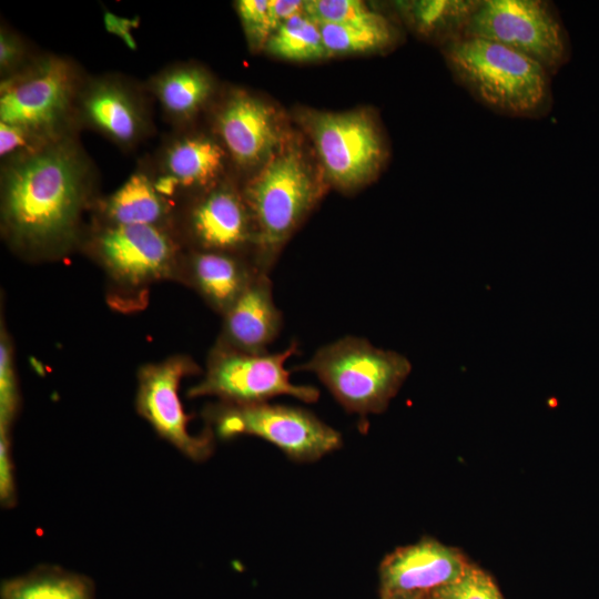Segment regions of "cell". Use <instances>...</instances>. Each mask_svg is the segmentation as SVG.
<instances>
[{
  "label": "cell",
  "instance_id": "2e32d148",
  "mask_svg": "<svg viewBox=\"0 0 599 599\" xmlns=\"http://www.w3.org/2000/svg\"><path fill=\"white\" fill-rule=\"evenodd\" d=\"M217 129L229 152L242 165L265 160L278 142L271 110L245 94L233 97L222 108Z\"/></svg>",
  "mask_w": 599,
  "mask_h": 599
},
{
  "label": "cell",
  "instance_id": "7c38bea8",
  "mask_svg": "<svg viewBox=\"0 0 599 599\" xmlns=\"http://www.w3.org/2000/svg\"><path fill=\"white\" fill-rule=\"evenodd\" d=\"M183 230L187 250L231 252L255 261L256 236L250 209L244 194L230 186L212 189L192 203Z\"/></svg>",
  "mask_w": 599,
  "mask_h": 599
},
{
  "label": "cell",
  "instance_id": "52a82bcc",
  "mask_svg": "<svg viewBox=\"0 0 599 599\" xmlns=\"http://www.w3.org/2000/svg\"><path fill=\"white\" fill-rule=\"evenodd\" d=\"M464 37L512 49L555 75L569 59V40L554 7L542 0H481Z\"/></svg>",
  "mask_w": 599,
  "mask_h": 599
},
{
  "label": "cell",
  "instance_id": "44dd1931",
  "mask_svg": "<svg viewBox=\"0 0 599 599\" xmlns=\"http://www.w3.org/2000/svg\"><path fill=\"white\" fill-rule=\"evenodd\" d=\"M481 0H430L400 4L410 26L424 37L446 44L464 37Z\"/></svg>",
  "mask_w": 599,
  "mask_h": 599
},
{
  "label": "cell",
  "instance_id": "9a60e30c",
  "mask_svg": "<svg viewBox=\"0 0 599 599\" xmlns=\"http://www.w3.org/2000/svg\"><path fill=\"white\" fill-rule=\"evenodd\" d=\"M261 272L253 257L221 251L183 252L176 281L194 290L221 316Z\"/></svg>",
  "mask_w": 599,
  "mask_h": 599
},
{
  "label": "cell",
  "instance_id": "e0dca14e",
  "mask_svg": "<svg viewBox=\"0 0 599 599\" xmlns=\"http://www.w3.org/2000/svg\"><path fill=\"white\" fill-rule=\"evenodd\" d=\"M83 119L122 145L135 143L144 132L145 118L136 98L120 83L101 80L80 95Z\"/></svg>",
  "mask_w": 599,
  "mask_h": 599
},
{
  "label": "cell",
  "instance_id": "d6986e66",
  "mask_svg": "<svg viewBox=\"0 0 599 599\" xmlns=\"http://www.w3.org/2000/svg\"><path fill=\"white\" fill-rule=\"evenodd\" d=\"M224 150L203 136L184 138L173 142L164 155V174L179 187L209 185L222 169Z\"/></svg>",
  "mask_w": 599,
  "mask_h": 599
},
{
  "label": "cell",
  "instance_id": "83f0119b",
  "mask_svg": "<svg viewBox=\"0 0 599 599\" xmlns=\"http://www.w3.org/2000/svg\"><path fill=\"white\" fill-rule=\"evenodd\" d=\"M236 10L251 47L258 49L266 45L274 33L270 0H240Z\"/></svg>",
  "mask_w": 599,
  "mask_h": 599
},
{
  "label": "cell",
  "instance_id": "8992f818",
  "mask_svg": "<svg viewBox=\"0 0 599 599\" xmlns=\"http://www.w3.org/2000/svg\"><path fill=\"white\" fill-rule=\"evenodd\" d=\"M77 89L71 63L43 58L1 82L0 122L20 126L45 142L67 136Z\"/></svg>",
  "mask_w": 599,
  "mask_h": 599
},
{
  "label": "cell",
  "instance_id": "ac0fdd59",
  "mask_svg": "<svg viewBox=\"0 0 599 599\" xmlns=\"http://www.w3.org/2000/svg\"><path fill=\"white\" fill-rule=\"evenodd\" d=\"M102 225H149L171 229L169 199L158 192L144 173H133L102 204Z\"/></svg>",
  "mask_w": 599,
  "mask_h": 599
},
{
  "label": "cell",
  "instance_id": "7a4b0ae2",
  "mask_svg": "<svg viewBox=\"0 0 599 599\" xmlns=\"http://www.w3.org/2000/svg\"><path fill=\"white\" fill-rule=\"evenodd\" d=\"M441 49L454 79L486 108L526 119L550 112L551 75L532 59L476 37H463Z\"/></svg>",
  "mask_w": 599,
  "mask_h": 599
},
{
  "label": "cell",
  "instance_id": "836d02e7",
  "mask_svg": "<svg viewBox=\"0 0 599 599\" xmlns=\"http://www.w3.org/2000/svg\"><path fill=\"white\" fill-rule=\"evenodd\" d=\"M382 599H428L426 593H405V595H392L382 597Z\"/></svg>",
  "mask_w": 599,
  "mask_h": 599
},
{
  "label": "cell",
  "instance_id": "f546056e",
  "mask_svg": "<svg viewBox=\"0 0 599 599\" xmlns=\"http://www.w3.org/2000/svg\"><path fill=\"white\" fill-rule=\"evenodd\" d=\"M0 499L3 507L16 504L14 468L11 455L10 429L0 427Z\"/></svg>",
  "mask_w": 599,
  "mask_h": 599
},
{
  "label": "cell",
  "instance_id": "cb8c5ba5",
  "mask_svg": "<svg viewBox=\"0 0 599 599\" xmlns=\"http://www.w3.org/2000/svg\"><path fill=\"white\" fill-rule=\"evenodd\" d=\"M318 26L328 55L379 50L394 40L393 29L384 17L365 23Z\"/></svg>",
  "mask_w": 599,
  "mask_h": 599
},
{
  "label": "cell",
  "instance_id": "277c9868",
  "mask_svg": "<svg viewBox=\"0 0 599 599\" xmlns=\"http://www.w3.org/2000/svg\"><path fill=\"white\" fill-rule=\"evenodd\" d=\"M244 197L256 236L255 262L271 273L276 257L319 195L302 156L284 151L270 156L246 185Z\"/></svg>",
  "mask_w": 599,
  "mask_h": 599
},
{
  "label": "cell",
  "instance_id": "9c48e42d",
  "mask_svg": "<svg viewBox=\"0 0 599 599\" xmlns=\"http://www.w3.org/2000/svg\"><path fill=\"white\" fill-rule=\"evenodd\" d=\"M89 248L109 278L129 290L176 281L184 252L172 229L149 225H102Z\"/></svg>",
  "mask_w": 599,
  "mask_h": 599
},
{
  "label": "cell",
  "instance_id": "7402d4cb",
  "mask_svg": "<svg viewBox=\"0 0 599 599\" xmlns=\"http://www.w3.org/2000/svg\"><path fill=\"white\" fill-rule=\"evenodd\" d=\"M154 88L160 103L170 115L187 118L206 101L212 91V82L199 68L177 67L158 77Z\"/></svg>",
  "mask_w": 599,
  "mask_h": 599
},
{
  "label": "cell",
  "instance_id": "603a6c76",
  "mask_svg": "<svg viewBox=\"0 0 599 599\" xmlns=\"http://www.w3.org/2000/svg\"><path fill=\"white\" fill-rule=\"evenodd\" d=\"M268 52L287 60L327 57L319 26L304 11L285 21L267 40Z\"/></svg>",
  "mask_w": 599,
  "mask_h": 599
},
{
  "label": "cell",
  "instance_id": "ba28073f",
  "mask_svg": "<svg viewBox=\"0 0 599 599\" xmlns=\"http://www.w3.org/2000/svg\"><path fill=\"white\" fill-rule=\"evenodd\" d=\"M297 352L295 341L273 354H248L213 346L203 378L189 389L187 396H215L229 404H258L290 395L314 403L319 397L318 389L292 383L285 367L286 361Z\"/></svg>",
  "mask_w": 599,
  "mask_h": 599
},
{
  "label": "cell",
  "instance_id": "484cf974",
  "mask_svg": "<svg viewBox=\"0 0 599 599\" xmlns=\"http://www.w3.org/2000/svg\"><path fill=\"white\" fill-rule=\"evenodd\" d=\"M20 406L11 338L1 323L0 329V427L10 429Z\"/></svg>",
  "mask_w": 599,
  "mask_h": 599
},
{
  "label": "cell",
  "instance_id": "5bb4252c",
  "mask_svg": "<svg viewBox=\"0 0 599 599\" xmlns=\"http://www.w3.org/2000/svg\"><path fill=\"white\" fill-rule=\"evenodd\" d=\"M222 317V328L214 346L248 354L267 353V347L283 326L270 274H257Z\"/></svg>",
  "mask_w": 599,
  "mask_h": 599
},
{
  "label": "cell",
  "instance_id": "3957f363",
  "mask_svg": "<svg viewBox=\"0 0 599 599\" xmlns=\"http://www.w3.org/2000/svg\"><path fill=\"white\" fill-rule=\"evenodd\" d=\"M298 368L315 374L347 412L364 418L386 409L412 365L395 351L345 336L319 347Z\"/></svg>",
  "mask_w": 599,
  "mask_h": 599
},
{
  "label": "cell",
  "instance_id": "f1b7e54d",
  "mask_svg": "<svg viewBox=\"0 0 599 599\" xmlns=\"http://www.w3.org/2000/svg\"><path fill=\"white\" fill-rule=\"evenodd\" d=\"M45 142L29 131L4 122H0V155L9 160L31 153Z\"/></svg>",
  "mask_w": 599,
  "mask_h": 599
},
{
  "label": "cell",
  "instance_id": "ffe728a7",
  "mask_svg": "<svg viewBox=\"0 0 599 599\" xmlns=\"http://www.w3.org/2000/svg\"><path fill=\"white\" fill-rule=\"evenodd\" d=\"M1 599H94V587L85 576L41 566L3 581Z\"/></svg>",
  "mask_w": 599,
  "mask_h": 599
},
{
  "label": "cell",
  "instance_id": "5b68a950",
  "mask_svg": "<svg viewBox=\"0 0 599 599\" xmlns=\"http://www.w3.org/2000/svg\"><path fill=\"white\" fill-rule=\"evenodd\" d=\"M204 417L221 438L257 436L297 461L316 460L342 445L337 430L300 407L221 402L207 406Z\"/></svg>",
  "mask_w": 599,
  "mask_h": 599
},
{
  "label": "cell",
  "instance_id": "1f68e13d",
  "mask_svg": "<svg viewBox=\"0 0 599 599\" xmlns=\"http://www.w3.org/2000/svg\"><path fill=\"white\" fill-rule=\"evenodd\" d=\"M103 21L108 32L120 37L130 49L134 50L136 48V43L131 34V30L138 27V18L126 19L118 17L111 12H105L103 16Z\"/></svg>",
  "mask_w": 599,
  "mask_h": 599
},
{
  "label": "cell",
  "instance_id": "4dcf8cb0",
  "mask_svg": "<svg viewBox=\"0 0 599 599\" xmlns=\"http://www.w3.org/2000/svg\"><path fill=\"white\" fill-rule=\"evenodd\" d=\"M22 43L20 40L10 33L8 30L0 32V69L1 73L7 77L10 72L16 73L18 65L22 61Z\"/></svg>",
  "mask_w": 599,
  "mask_h": 599
},
{
  "label": "cell",
  "instance_id": "30bf717a",
  "mask_svg": "<svg viewBox=\"0 0 599 599\" xmlns=\"http://www.w3.org/2000/svg\"><path fill=\"white\" fill-rule=\"evenodd\" d=\"M196 373L197 365L185 355L142 366L138 373L135 407L163 439L191 460L203 461L213 453V432L191 435L190 417L179 397L182 378Z\"/></svg>",
  "mask_w": 599,
  "mask_h": 599
},
{
  "label": "cell",
  "instance_id": "4316f807",
  "mask_svg": "<svg viewBox=\"0 0 599 599\" xmlns=\"http://www.w3.org/2000/svg\"><path fill=\"white\" fill-rule=\"evenodd\" d=\"M428 599H505L491 577L480 568L468 565L454 582L440 587Z\"/></svg>",
  "mask_w": 599,
  "mask_h": 599
},
{
  "label": "cell",
  "instance_id": "d4e9b609",
  "mask_svg": "<svg viewBox=\"0 0 599 599\" xmlns=\"http://www.w3.org/2000/svg\"><path fill=\"white\" fill-rule=\"evenodd\" d=\"M304 12L316 23H365L383 18L358 0L304 1Z\"/></svg>",
  "mask_w": 599,
  "mask_h": 599
},
{
  "label": "cell",
  "instance_id": "d6a6232c",
  "mask_svg": "<svg viewBox=\"0 0 599 599\" xmlns=\"http://www.w3.org/2000/svg\"><path fill=\"white\" fill-rule=\"evenodd\" d=\"M274 32L288 19L304 11V1L270 0Z\"/></svg>",
  "mask_w": 599,
  "mask_h": 599
},
{
  "label": "cell",
  "instance_id": "6da1fadb",
  "mask_svg": "<svg viewBox=\"0 0 599 599\" xmlns=\"http://www.w3.org/2000/svg\"><path fill=\"white\" fill-rule=\"evenodd\" d=\"M89 165L68 138L9 160L1 177V222L9 243L30 257L67 252L91 190Z\"/></svg>",
  "mask_w": 599,
  "mask_h": 599
},
{
  "label": "cell",
  "instance_id": "4fadbf2b",
  "mask_svg": "<svg viewBox=\"0 0 599 599\" xmlns=\"http://www.w3.org/2000/svg\"><path fill=\"white\" fill-rule=\"evenodd\" d=\"M468 565L459 550L435 539L397 548L380 565L382 597L428 595L456 581Z\"/></svg>",
  "mask_w": 599,
  "mask_h": 599
},
{
  "label": "cell",
  "instance_id": "8fae6325",
  "mask_svg": "<svg viewBox=\"0 0 599 599\" xmlns=\"http://www.w3.org/2000/svg\"><path fill=\"white\" fill-rule=\"evenodd\" d=\"M308 129L327 175L349 189L367 182L379 169L384 145L366 112L315 113Z\"/></svg>",
  "mask_w": 599,
  "mask_h": 599
}]
</instances>
